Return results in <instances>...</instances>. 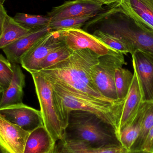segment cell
<instances>
[{
    "instance_id": "1",
    "label": "cell",
    "mask_w": 153,
    "mask_h": 153,
    "mask_svg": "<svg viewBox=\"0 0 153 153\" xmlns=\"http://www.w3.org/2000/svg\"><path fill=\"white\" fill-rule=\"evenodd\" d=\"M56 111L64 128L68 125L72 111H87L96 115L115 131L119 140V126L125 100H113L91 97L61 84L50 82Z\"/></svg>"
},
{
    "instance_id": "2",
    "label": "cell",
    "mask_w": 153,
    "mask_h": 153,
    "mask_svg": "<svg viewBox=\"0 0 153 153\" xmlns=\"http://www.w3.org/2000/svg\"><path fill=\"white\" fill-rule=\"evenodd\" d=\"M100 56L90 49L78 50L66 60L37 72L49 82L63 85L80 93L110 100L98 91L92 77Z\"/></svg>"
},
{
    "instance_id": "3",
    "label": "cell",
    "mask_w": 153,
    "mask_h": 153,
    "mask_svg": "<svg viewBox=\"0 0 153 153\" xmlns=\"http://www.w3.org/2000/svg\"><path fill=\"white\" fill-rule=\"evenodd\" d=\"M85 23V31L100 30L128 41L135 51L140 50L153 56V30L112 5Z\"/></svg>"
},
{
    "instance_id": "4",
    "label": "cell",
    "mask_w": 153,
    "mask_h": 153,
    "mask_svg": "<svg viewBox=\"0 0 153 153\" xmlns=\"http://www.w3.org/2000/svg\"><path fill=\"white\" fill-rule=\"evenodd\" d=\"M88 147L120 144L114 129L97 116L82 111H72L62 140Z\"/></svg>"
},
{
    "instance_id": "5",
    "label": "cell",
    "mask_w": 153,
    "mask_h": 153,
    "mask_svg": "<svg viewBox=\"0 0 153 153\" xmlns=\"http://www.w3.org/2000/svg\"><path fill=\"white\" fill-rule=\"evenodd\" d=\"M40 103L44 126L56 142L62 141L64 128L54 105L52 84L38 72H30Z\"/></svg>"
},
{
    "instance_id": "6",
    "label": "cell",
    "mask_w": 153,
    "mask_h": 153,
    "mask_svg": "<svg viewBox=\"0 0 153 153\" xmlns=\"http://www.w3.org/2000/svg\"><path fill=\"white\" fill-rule=\"evenodd\" d=\"M124 54L114 51L99 57V62L93 68L92 77L94 85L104 97L119 100L115 84L116 69L126 64Z\"/></svg>"
},
{
    "instance_id": "7",
    "label": "cell",
    "mask_w": 153,
    "mask_h": 153,
    "mask_svg": "<svg viewBox=\"0 0 153 153\" xmlns=\"http://www.w3.org/2000/svg\"><path fill=\"white\" fill-rule=\"evenodd\" d=\"M64 44L59 30L50 31L38 40L23 56L20 65L29 73L37 71L40 65L47 56Z\"/></svg>"
},
{
    "instance_id": "8",
    "label": "cell",
    "mask_w": 153,
    "mask_h": 153,
    "mask_svg": "<svg viewBox=\"0 0 153 153\" xmlns=\"http://www.w3.org/2000/svg\"><path fill=\"white\" fill-rule=\"evenodd\" d=\"M59 31L62 40L73 52L88 49L102 56L116 51L83 29H68Z\"/></svg>"
},
{
    "instance_id": "9",
    "label": "cell",
    "mask_w": 153,
    "mask_h": 153,
    "mask_svg": "<svg viewBox=\"0 0 153 153\" xmlns=\"http://www.w3.org/2000/svg\"><path fill=\"white\" fill-rule=\"evenodd\" d=\"M0 116L4 119L31 133L44 126L40 111L22 103L0 108Z\"/></svg>"
},
{
    "instance_id": "10",
    "label": "cell",
    "mask_w": 153,
    "mask_h": 153,
    "mask_svg": "<svg viewBox=\"0 0 153 153\" xmlns=\"http://www.w3.org/2000/svg\"><path fill=\"white\" fill-rule=\"evenodd\" d=\"M102 4L89 0L66 1L63 4L54 7L47 13L52 20L68 18L96 17L105 10Z\"/></svg>"
},
{
    "instance_id": "11",
    "label": "cell",
    "mask_w": 153,
    "mask_h": 153,
    "mask_svg": "<svg viewBox=\"0 0 153 153\" xmlns=\"http://www.w3.org/2000/svg\"><path fill=\"white\" fill-rule=\"evenodd\" d=\"M30 133L0 116L1 153H24Z\"/></svg>"
},
{
    "instance_id": "12",
    "label": "cell",
    "mask_w": 153,
    "mask_h": 153,
    "mask_svg": "<svg viewBox=\"0 0 153 153\" xmlns=\"http://www.w3.org/2000/svg\"><path fill=\"white\" fill-rule=\"evenodd\" d=\"M132 56L133 68L139 79L143 101L153 102V56L136 50Z\"/></svg>"
},
{
    "instance_id": "13",
    "label": "cell",
    "mask_w": 153,
    "mask_h": 153,
    "mask_svg": "<svg viewBox=\"0 0 153 153\" xmlns=\"http://www.w3.org/2000/svg\"><path fill=\"white\" fill-rule=\"evenodd\" d=\"M52 31L49 26L32 30L2 48L6 58L11 63L20 64L23 56L38 40Z\"/></svg>"
},
{
    "instance_id": "14",
    "label": "cell",
    "mask_w": 153,
    "mask_h": 153,
    "mask_svg": "<svg viewBox=\"0 0 153 153\" xmlns=\"http://www.w3.org/2000/svg\"><path fill=\"white\" fill-rule=\"evenodd\" d=\"M133 68L134 78L123 106L119 126V134L123 128L133 121L144 102L137 74L135 69Z\"/></svg>"
},
{
    "instance_id": "15",
    "label": "cell",
    "mask_w": 153,
    "mask_h": 153,
    "mask_svg": "<svg viewBox=\"0 0 153 153\" xmlns=\"http://www.w3.org/2000/svg\"><path fill=\"white\" fill-rule=\"evenodd\" d=\"M123 12L153 30V0H120Z\"/></svg>"
},
{
    "instance_id": "16",
    "label": "cell",
    "mask_w": 153,
    "mask_h": 153,
    "mask_svg": "<svg viewBox=\"0 0 153 153\" xmlns=\"http://www.w3.org/2000/svg\"><path fill=\"white\" fill-rule=\"evenodd\" d=\"M0 29L1 49L31 31L8 15L3 4H0Z\"/></svg>"
},
{
    "instance_id": "17",
    "label": "cell",
    "mask_w": 153,
    "mask_h": 153,
    "mask_svg": "<svg viewBox=\"0 0 153 153\" xmlns=\"http://www.w3.org/2000/svg\"><path fill=\"white\" fill-rule=\"evenodd\" d=\"M13 71L12 81L5 91L3 93L0 102V108L22 103L25 86V75L18 64L12 63Z\"/></svg>"
},
{
    "instance_id": "18",
    "label": "cell",
    "mask_w": 153,
    "mask_h": 153,
    "mask_svg": "<svg viewBox=\"0 0 153 153\" xmlns=\"http://www.w3.org/2000/svg\"><path fill=\"white\" fill-rule=\"evenodd\" d=\"M56 143L45 127L42 126L30 133L24 153H52Z\"/></svg>"
},
{
    "instance_id": "19",
    "label": "cell",
    "mask_w": 153,
    "mask_h": 153,
    "mask_svg": "<svg viewBox=\"0 0 153 153\" xmlns=\"http://www.w3.org/2000/svg\"><path fill=\"white\" fill-rule=\"evenodd\" d=\"M147 106V102H144L133 121L120 131L119 141L120 144L128 151L131 150L139 136Z\"/></svg>"
},
{
    "instance_id": "20",
    "label": "cell",
    "mask_w": 153,
    "mask_h": 153,
    "mask_svg": "<svg viewBox=\"0 0 153 153\" xmlns=\"http://www.w3.org/2000/svg\"><path fill=\"white\" fill-rule=\"evenodd\" d=\"M91 34H92L110 48L124 54L130 53L132 55L135 52L134 48L128 41L118 36L100 30H94Z\"/></svg>"
},
{
    "instance_id": "21",
    "label": "cell",
    "mask_w": 153,
    "mask_h": 153,
    "mask_svg": "<svg viewBox=\"0 0 153 153\" xmlns=\"http://www.w3.org/2000/svg\"><path fill=\"white\" fill-rule=\"evenodd\" d=\"M62 142L70 153H127L129 151L121 144L92 147Z\"/></svg>"
},
{
    "instance_id": "22",
    "label": "cell",
    "mask_w": 153,
    "mask_h": 153,
    "mask_svg": "<svg viewBox=\"0 0 153 153\" xmlns=\"http://www.w3.org/2000/svg\"><path fill=\"white\" fill-rule=\"evenodd\" d=\"M134 78V73L123 66L116 69L115 73V84L119 100L126 99Z\"/></svg>"
},
{
    "instance_id": "23",
    "label": "cell",
    "mask_w": 153,
    "mask_h": 153,
    "mask_svg": "<svg viewBox=\"0 0 153 153\" xmlns=\"http://www.w3.org/2000/svg\"><path fill=\"white\" fill-rule=\"evenodd\" d=\"M153 127V102H147L139 136L130 151H141Z\"/></svg>"
},
{
    "instance_id": "24",
    "label": "cell",
    "mask_w": 153,
    "mask_h": 153,
    "mask_svg": "<svg viewBox=\"0 0 153 153\" xmlns=\"http://www.w3.org/2000/svg\"><path fill=\"white\" fill-rule=\"evenodd\" d=\"M13 19L20 25L29 30H34L48 26L52 19L48 16L17 13Z\"/></svg>"
},
{
    "instance_id": "25",
    "label": "cell",
    "mask_w": 153,
    "mask_h": 153,
    "mask_svg": "<svg viewBox=\"0 0 153 153\" xmlns=\"http://www.w3.org/2000/svg\"><path fill=\"white\" fill-rule=\"evenodd\" d=\"M73 52L65 43L53 49L41 62L37 71L44 70L66 60L70 57Z\"/></svg>"
},
{
    "instance_id": "26",
    "label": "cell",
    "mask_w": 153,
    "mask_h": 153,
    "mask_svg": "<svg viewBox=\"0 0 153 153\" xmlns=\"http://www.w3.org/2000/svg\"><path fill=\"white\" fill-rule=\"evenodd\" d=\"M93 18L91 16H86L52 20L49 26L52 31L68 29H80L84 27L86 22Z\"/></svg>"
},
{
    "instance_id": "27",
    "label": "cell",
    "mask_w": 153,
    "mask_h": 153,
    "mask_svg": "<svg viewBox=\"0 0 153 153\" xmlns=\"http://www.w3.org/2000/svg\"><path fill=\"white\" fill-rule=\"evenodd\" d=\"M11 63L2 54L0 56V92L2 94L9 88L13 76Z\"/></svg>"
},
{
    "instance_id": "28",
    "label": "cell",
    "mask_w": 153,
    "mask_h": 153,
    "mask_svg": "<svg viewBox=\"0 0 153 153\" xmlns=\"http://www.w3.org/2000/svg\"><path fill=\"white\" fill-rule=\"evenodd\" d=\"M141 151L148 153H153V127L149 133Z\"/></svg>"
},
{
    "instance_id": "29",
    "label": "cell",
    "mask_w": 153,
    "mask_h": 153,
    "mask_svg": "<svg viewBox=\"0 0 153 153\" xmlns=\"http://www.w3.org/2000/svg\"><path fill=\"white\" fill-rule=\"evenodd\" d=\"M57 143L54 150L52 153H70L66 148L62 141H59Z\"/></svg>"
},
{
    "instance_id": "30",
    "label": "cell",
    "mask_w": 153,
    "mask_h": 153,
    "mask_svg": "<svg viewBox=\"0 0 153 153\" xmlns=\"http://www.w3.org/2000/svg\"><path fill=\"white\" fill-rule=\"evenodd\" d=\"M102 5H113L119 2L120 0H89Z\"/></svg>"
},
{
    "instance_id": "31",
    "label": "cell",
    "mask_w": 153,
    "mask_h": 153,
    "mask_svg": "<svg viewBox=\"0 0 153 153\" xmlns=\"http://www.w3.org/2000/svg\"><path fill=\"white\" fill-rule=\"evenodd\" d=\"M127 153H148L146 152H144L143 151H128V152Z\"/></svg>"
},
{
    "instance_id": "32",
    "label": "cell",
    "mask_w": 153,
    "mask_h": 153,
    "mask_svg": "<svg viewBox=\"0 0 153 153\" xmlns=\"http://www.w3.org/2000/svg\"><path fill=\"white\" fill-rule=\"evenodd\" d=\"M6 0H0V4H3Z\"/></svg>"
},
{
    "instance_id": "33",
    "label": "cell",
    "mask_w": 153,
    "mask_h": 153,
    "mask_svg": "<svg viewBox=\"0 0 153 153\" xmlns=\"http://www.w3.org/2000/svg\"></svg>"
}]
</instances>
